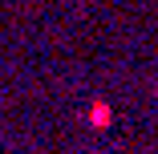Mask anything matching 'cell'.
I'll return each instance as SVG.
<instances>
[{
  "instance_id": "obj_1",
  "label": "cell",
  "mask_w": 158,
  "mask_h": 154,
  "mask_svg": "<svg viewBox=\"0 0 158 154\" xmlns=\"http://www.w3.org/2000/svg\"><path fill=\"white\" fill-rule=\"evenodd\" d=\"M89 122H93L98 130H106L110 122H114V110H110L106 102H93V106H89Z\"/></svg>"
}]
</instances>
